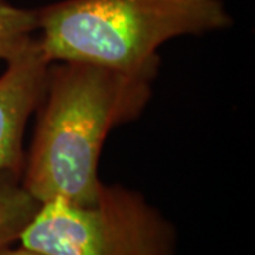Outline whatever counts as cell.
I'll return each instance as SVG.
<instances>
[{
	"label": "cell",
	"mask_w": 255,
	"mask_h": 255,
	"mask_svg": "<svg viewBox=\"0 0 255 255\" xmlns=\"http://www.w3.org/2000/svg\"><path fill=\"white\" fill-rule=\"evenodd\" d=\"M37 33V10L23 9L0 0V60L9 61L24 51Z\"/></svg>",
	"instance_id": "8992f818"
},
{
	"label": "cell",
	"mask_w": 255,
	"mask_h": 255,
	"mask_svg": "<svg viewBox=\"0 0 255 255\" xmlns=\"http://www.w3.org/2000/svg\"><path fill=\"white\" fill-rule=\"evenodd\" d=\"M50 61L34 40L6 61L0 75V173L20 174L24 166L23 136L44 94Z\"/></svg>",
	"instance_id": "277c9868"
},
{
	"label": "cell",
	"mask_w": 255,
	"mask_h": 255,
	"mask_svg": "<svg viewBox=\"0 0 255 255\" xmlns=\"http://www.w3.org/2000/svg\"><path fill=\"white\" fill-rule=\"evenodd\" d=\"M0 255H44L38 251L34 250H30L26 247L20 246L18 248H13L11 246L0 247Z\"/></svg>",
	"instance_id": "52a82bcc"
},
{
	"label": "cell",
	"mask_w": 255,
	"mask_h": 255,
	"mask_svg": "<svg viewBox=\"0 0 255 255\" xmlns=\"http://www.w3.org/2000/svg\"><path fill=\"white\" fill-rule=\"evenodd\" d=\"M18 241L44 255H176L170 221L137 191L104 182L88 204L40 203Z\"/></svg>",
	"instance_id": "3957f363"
},
{
	"label": "cell",
	"mask_w": 255,
	"mask_h": 255,
	"mask_svg": "<svg viewBox=\"0 0 255 255\" xmlns=\"http://www.w3.org/2000/svg\"><path fill=\"white\" fill-rule=\"evenodd\" d=\"M36 10L37 44L50 63L121 71H159L164 43L233 24L221 0H60Z\"/></svg>",
	"instance_id": "7a4b0ae2"
},
{
	"label": "cell",
	"mask_w": 255,
	"mask_h": 255,
	"mask_svg": "<svg viewBox=\"0 0 255 255\" xmlns=\"http://www.w3.org/2000/svg\"><path fill=\"white\" fill-rule=\"evenodd\" d=\"M157 73L50 63L20 177L28 194L38 203L95 200L102 184L98 163L105 139L143 114Z\"/></svg>",
	"instance_id": "6da1fadb"
},
{
	"label": "cell",
	"mask_w": 255,
	"mask_h": 255,
	"mask_svg": "<svg viewBox=\"0 0 255 255\" xmlns=\"http://www.w3.org/2000/svg\"><path fill=\"white\" fill-rule=\"evenodd\" d=\"M38 206L40 203L23 187L20 174L0 173V247L18 241Z\"/></svg>",
	"instance_id": "5b68a950"
}]
</instances>
